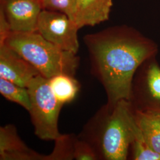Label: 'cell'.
Wrapping results in <instances>:
<instances>
[{"instance_id": "obj_11", "label": "cell", "mask_w": 160, "mask_h": 160, "mask_svg": "<svg viewBox=\"0 0 160 160\" xmlns=\"http://www.w3.org/2000/svg\"><path fill=\"white\" fill-rule=\"evenodd\" d=\"M132 110L145 140L151 148L160 153V112Z\"/></svg>"}, {"instance_id": "obj_8", "label": "cell", "mask_w": 160, "mask_h": 160, "mask_svg": "<svg viewBox=\"0 0 160 160\" xmlns=\"http://www.w3.org/2000/svg\"><path fill=\"white\" fill-rule=\"evenodd\" d=\"M39 71L9 46H0V77L27 87Z\"/></svg>"}, {"instance_id": "obj_15", "label": "cell", "mask_w": 160, "mask_h": 160, "mask_svg": "<svg viewBox=\"0 0 160 160\" xmlns=\"http://www.w3.org/2000/svg\"><path fill=\"white\" fill-rule=\"evenodd\" d=\"M77 135L74 133L61 134L55 140V147L45 160H74L75 142Z\"/></svg>"}, {"instance_id": "obj_3", "label": "cell", "mask_w": 160, "mask_h": 160, "mask_svg": "<svg viewBox=\"0 0 160 160\" xmlns=\"http://www.w3.org/2000/svg\"><path fill=\"white\" fill-rule=\"evenodd\" d=\"M4 44L17 52L48 79L59 74L74 76L80 65L77 54L61 49L38 32H12Z\"/></svg>"}, {"instance_id": "obj_10", "label": "cell", "mask_w": 160, "mask_h": 160, "mask_svg": "<svg viewBox=\"0 0 160 160\" xmlns=\"http://www.w3.org/2000/svg\"><path fill=\"white\" fill-rule=\"evenodd\" d=\"M112 0H75L74 22L79 29L109 19Z\"/></svg>"}, {"instance_id": "obj_14", "label": "cell", "mask_w": 160, "mask_h": 160, "mask_svg": "<svg viewBox=\"0 0 160 160\" xmlns=\"http://www.w3.org/2000/svg\"><path fill=\"white\" fill-rule=\"evenodd\" d=\"M129 157L133 160H160V153L149 146L138 125L129 147Z\"/></svg>"}, {"instance_id": "obj_6", "label": "cell", "mask_w": 160, "mask_h": 160, "mask_svg": "<svg viewBox=\"0 0 160 160\" xmlns=\"http://www.w3.org/2000/svg\"><path fill=\"white\" fill-rule=\"evenodd\" d=\"M78 30L74 22L63 13L47 10L40 12L37 32L62 50L77 54L80 46Z\"/></svg>"}, {"instance_id": "obj_13", "label": "cell", "mask_w": 160, "mask_h": 160, "mask_svg": "<svg viewBox=\"0 0 160 160\" xmlns=\"http://www.w3.org/2000/svg\"><path fill=\"white\" fill-rule=\"evenodd\" d=\"M0 92L7 100L17 103L27 111H30L31 103L27 87L18 86L0 77Z\"/></svg>"}, {"instance_id": "obj_9", "label": "cell", "mask_w": 160, "mask_h": 160, "mask_svg": "<svg viewBox=\"0 0 160 160\" xmlns=\"http://www.w3.org/2000/svg\"><path fill=\"white\" fill-rule=\"evenodd\" d=\"M46 155L30 148L12 124L0 127V160H45Z\"/></svg>"}, {"instance_id": "obj_4", "label": "cell", "mask_w": 160, "mask_h": 160, "mask_svg": "<svg viewBox=\"0 0 160 160\" xmlns=\"http://www.w3.org/2000/svg\"><path fill=\"white\" fill-rule=\"evenodd\" d=\"M31 108L29 111L34 134L42 140L55 141L61 133L58 129V118L63 104L52 91L48 78L39 74L27 87Z\"/></svg>"}, {"instance_id": "obj_2", "label": "cell", "mask_w": 160, "mask_h": 160, "mask_svg": "<svg viewBox=\"0 0 160 160\" xmlns=\"http://www.w3.org/2000/svg\"><path fill=\"white\" fill-rule=\"evenodd\" d=\"M137 125L130 103L121 100L102 106L78 137L92 146L98 160H126Z\"/></svg>"}, {"instance_id": "obj_12", "label": "cell", "mask_w": 160, "mask_h": 160, "mask_svg": "<svg viewBox=\"0 0 160 160\" xmlns=\"http://www.w3.org/2000/svg\"><path fill=\"white\" fill-rule=\"evenodd\" d=\"M48 80L53 93L62 104L72 102L80 89L79 82L75 79L74 76L59 74Z\"/></svg>"}, {"instance_id": "obj_5", "label": "cell", "mask_w": 160, "mask_h": 160, "mask_svg": "<svg viewBox=\"0 0 160 160\" xmlns=\"http://www.w3.org/2000/svg\"><path fill=\"white\" fill-rule=\"evenodd\" d=\"M128 101L135 110L160 112V66L156 56L146 59L138 68Z\"/></svg>"}, {"instance_id": "obj_16", "label": "cell", "mask_w": 160, "mask_h": 160, "mask_svg": "<svg viewBox=\"0 0 160 160\" xmlns=\"http://www.w3.org/2000/svg\"><path fill=\"white\" fill-rule=\"evenodd\" d=\"M43 10L62 12L74 22L75 0H42Z\"/></svg>"}, {"instance_id": "obj_18", "label": "cell", "mask_w": 160, "mask_h": 160, "mask_svg": "<svg viewBox=\"0 0 160 160\" xmlns=\"http://www.w3.org/2000/svg\"><path fill=\"white\" fill-rule=\"evenodd\" d=\"M11 32L10 24L1 7L0 10V46L4 45L7 38Z\"/></svg>"}, {"instance_id": "obj_19", "label": "cell", "mask_w": 160, "mask_h": 160, "mask_svg": "<svg viewBox=\"0 0 160 160\" xmlns=\"http://www.w3.org/2000/svg\"><path fill=\"white\" fill-rule=\"evenodd\" d=\"M41 1H42V0H41Z\"/></svg>"}, {"instance_id": "obj_17", "label": "cell", "mask_w": 160, "mask_h": 160, "mask_svg": "<svg viewBox=\"0 0 160 160\" xmlns=\"http://www.w3.org/2000/svg\"><path fill=\"white\" fill-rule=\"evenodd\" d=\"M74 160H98L92 146L78 135L75 142Z\"/></svg>"}, {"instance_id": "obj_7", "label": "cell", "mask_w": 160, "mask_h": 160, "mask_svg": "<svg viewBox=\"0 0 160 160\" xmlns=\"http://www.w3.org/2000/svg\"><path fill=\"white\" fill-rule=\"evenodd\" d=\"M1 6L12 32H37L40 12L43 10L41 0H2Z\"/></svg>"}, {"instance_id": "obj_1", "label": "cell", "mask_w": 160, "mask_h": 160, "mask_svg": "<svg viewBox=\"0 0 160 160\" xmlns=\"http://www.w3.org/2000/svg\"><path fill=\"white\" fill-rule=\"evenodd\" d=\"M84 42L89 53L91 72L103 86L106 103L110 106L121 100H129L132 81L138 68L158 52L153 40L126 26L87 34Z\"/></svg>"}]
</instances>
